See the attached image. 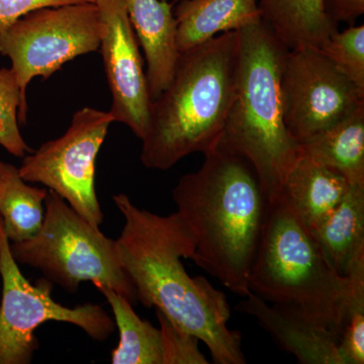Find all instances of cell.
<instances>
[{
    "label": "cell",
    "instance_id": "cell-1",
    "mask_svg": "<svg viewBox=\"0 0 364 364\" xmlns=\"http://www.w3.org/2000/svg\"><path fill=\"white\" fill-rule=\"evenodd\" d=\"M112 200L124 220L116 239L117 258L138 301L196 335L215 363L245 364L241 333L228 327L231 310L226 294L205 277H191L184 267L182 259L193 258L195 241L178 213L154 214L124 193Z\"/></svg>",
    "mask_w": 364,
    "mask_h": 364
},
{
    "label": "cell",
    "instance_id": "cell-2",
    "mask_svg": "<svg viewBox=\"0 0 364 364\" xmlns=\"http://www.w3.org/2000/svg\"><path fill=\"white\" fill-rule=\"evenodd\" d=\"M203 155L202 167L179 179L172 198L195 241L191 260L245 298L269 200L240 154L218 142Z\"/></svg>",
    "mask_w": 364,
    "mask_h": 364
},
{
    "label": "cell",
    "instance_id": "cell-3",
    "mask_svg": "<svg viewBox=\"0 0 364 364\" xmlns=\"http://www.w3.org/2000/svg\"><path fill=\"white\" fill-rule=\"evenodd\" d=\"M238 52L233 31L179 53L171 82L151 102L140 155L146 168L168 170L219 142L234 102Z\"/></svg>",
    "mask_w": 364,
    "mask_h": 364
},
{
    "label": "cell",
    "instance_id": "cell-4",
    "mask_svg": "<svg viewBox=\"0 0 364 364\" xmlns=\"http://www.w3.org/2000/svg\"><path fill=\"white\" fill-rule=\"evenodd\" d=\"M238 35L236 91L219 142L251 163L273 202L299 157L282 111V74L289 49L262 20Z\"/></svg>",
    "mask_w": 364,
    "mask_h": 364
},
{
    "label": "cell",
    "instance_id": "cell-5",
    "mask_svg": "<svg viewBox=\"0 0 364 364\" xmlns=\"http://www.w3.org/2000/svg\"><path fill=\"white\" fill-rule=\"evenodd\" d=\"M251 293L315 321L338 335L354 291L294 208L282 198L268 203L267 223L249 275Z\"/></svg>",
    "mask_w": 364,
    "mask_h": 364
},
{
    "label": "cell",
    "instance_id": "cell-6",
    "mask_svg": "<svg viewBox=\"0 0 364 364\" xmlns=\"http://www.w3.org/2000/svg\"><path fill=\"white\" fill-rule=\"evenodd\" d=\"M45 207L37 234L11 243L16 262L36 268L69 293H75L81 282H91L136 304L135 287L117 258L116 240L105 236L54 191L48 193Z\"/></svg>",
    "mask_w": 364,
    "mask_h": 364
},
{
    "label": "cell",
    "instance_id": "cell-7",
    "mask_svg": "<svg viewBox=\"0 0 364 364\" xmlns=\"http://www.w3.org/2000/svg\"><path fill=\"white\" fill-rule=\"evenodd\" d=\"M0 364L32 363L39 342L35 332L47 322L80 328L95 341H105L114 331V318L102 306L85 304L69 308L52 298V282L31 284L21 273L0 218Z\"/></svg>",
    "mask_w": 364,
    "mask_h": 364
},
{
    "label": "cell",
    "instance_id": "cell-8",
    "mask_svg": "<svg viewBox=\"0 0 364 364\" xmlns=\"http://www.w3.org/2000/svg\"><path fill=\"white\" fill-rule=\"evenodd\" d=\"M102 31L100 9L88 2L38 9L0 35V55L11 59L20 86V124L28 121L26 88L32 79L51 77L67 62L98 51Z\"/></svg>",
    "mask_w": 364,
    "mask_h": 364
},
{
    "label": "cell",
    "instance_id": "cell-9",
    "mask_svg": "<svg viewBox=\"0 0 364 364\" xmlns=\"http://www.w3.org/2000/svg\"><path fill=\"white\" fill-rule=\"evenodd\" d=\"M114 122L109 112L79 109L63 135L23 158L21 176L26 182L42 183L86 221L100 227L104 213L95 193V161Z\"/></svg>",
    "mask_w": 364,
    "mask_h": 364
},
{
    "label": "cell",
    "instance_id": "cell-10",
    "mask_svg": "<svg viewBox=\"0 0 364 364\" xmlns=\"http://www.w3.org/2000/svg\"><path fill=\"white\" fill-rule=\"evenodd\" d=\"M284 122L294 142L330 128L364 105V90L318 48L289 50L282 74Z\"/></svg>",
    "mask_w": 364,
    "mask_h": 364
},
{
    "label": "cell",
    "instance_id": "cell-11",
    "mask_svg": "<svg viewBox=\"0 0 364 364\" xmlns=\"http://www.w3.org/2000/svg\"><path fill=\"white\" fill-rule=\"evenodd\" d=\"M97 6L104 25L100 51L112 97L109 114L142 140L152 100L126 0H97Z\"/></svg>",
    "mask_w": 364,
    "mask_h": 364
},
{
    "label": "cell",
    "instance_id": "cell-12",
    "mask_svg": "<svg viewBox=\"0 0 364 364\" xmlns=\"http://www.w3.org/2000/svg\"><path fill=\"white\" fill-rule=\"evenodd\" d=\"M236 310L257 318L261 327L299 363L344 364L338 335L296 311L270 306L252 293L239 301Z\"/></svg>",
    "mask_w": 364,
    "mask_h": 364
},
{
    "label": "cell",
    "instance_id": "cell-13",
    "mask_svg": "<svg viewBox=\"0 0 364 364\" xmlns=\"http://www.w3.org/2000/svg\"><path fill=\"white\" fill-rule=\"evenodd\" d=\"M174 4L166 0H126L129 20L147 62L151 100L168 87L179 56Z\"/></svg>",
    "mask_w": 364,
    "mask_h": 364
},
{
    "label": "cell",
    "instance_id": "cell-14",
    "mask_svg": "<svg viewBox=\"0 0 364 364\" xmlns=\"http://www.w3.org/2000/svg\"><path fill=\"white\" fill-rule=\"evenodd\" d=\"M173 14L178 53L261 21L258 0H179Z\"/></svg>",
    "mask_w": 364,
    "mask_h": 364
},
{
    "label": "cell",
    "instance_id": "cell-15",
    "mask_svg": "<svg viewBox=\"0 0 364 364\" xmlns=\"http://www.w3.org/2000/svg\"><path fill=\"white\" fill-rule=\"evenodd\" d=\"M349 186L338 172L299 155L282 183L279 198L289 203L313 231L336 208Z\"/></svg>",
    "mask_w": 364,
    "mask_h": 364
},
{
    "label": "cell",
    "instance_id": "cell-16",
    "mask_svg": "<svg viewBox=\"0 0 364 364\" xmlns=\"http://www.w3.org/2000/svg\"><path fill=\"white\" fill-rule=\"evenodd\" d=\"M299 155L364 186V105L330 128L299 144Z\"/></svg>",
    "mask_w": 364,
    "mask_h": 364
},
{
    "label": "cell",
    "instance_id": "cell-17",
    "mask_svg": "<svg viewBox=\"0 0 364 364\" xmlns=\"http://www.w3.org/2000/svg\"><path fill=\"white\" fill-rule=\"evenodd\" d=\"M312 233L333 268L347 277L364 258V186L350 184L341 202Z\"/></svg>",
    "mask_w": 364,
    "mask_h": 364
},
{
    "label": "cell",
    "instance_id": "cell-18",
    "mask_svg": "<svg viewBox=\"0 0 364 364\" xmlns=\"http://www.w3.org/2000/svg\"><path fill=\"white\" fill-rule=\"evenodd\" d=\"M258 7L261 20L289 50L318 48L338 31L322 0H258Z\"/></svg>",
    "mask_w": 364,
    "mask_h": 364
},
{
    "label": "cell",
    "instance_id": "cell-19",
    "mask_svg": "<svg viewBox=\"0 0 364 364\" xmlns=\"http://www.w3.org/2000/svg\"><path fill=\"white\" fill-rule=\"evenodd\" d=\"M48 193L28 184L18 167L0 160V218L11 243L28 240L39 231Z\"/></svg>",
    "mask_w": 364,
    "mask_h": 364
},
{
    "label": "cell",
    "instance_id": "cell-20",
    "mask_svg": "<svg viewBox=\"0 0 364 364\" xmlns=\"http://www.w3.org/2000/svg\"><path fill=\"white\" fill-rule=\"evenodd\" d=\"M98 291L107 299L119 330V340L112 350V364H162V338L159 328L142 320L133 304L121 294L105 286Z\"/></svg>",
    "mask_w": 364,
    "mask_h": 364
},
{
    "label": "cell",
    "instance_id": "cell-21",
    "mask_svg": "<svg viewBox=\"0 0 364 364\" xmlns=\"http://www.w3.org/2000/svg\"><path fill=\"white\" fill-rule=\"evenodd\" d=\"M347 275L353 279L354 291L340 331L338 350L344 364H363L364 259L356 262Z\"/></svg>",
    "mask_w": 364,
    "mask_h": 364
},
{
    "label": "cell",
    "instance_id": "cell-22",
    "mask_svg": "<svg viewBox=\"0 0 364 364\" xmlns=\"http://www.w3.org/2000/svg\"><path fill=\"white\" fill-rule=\"evenodd\" d=\"M21 109L20 86L11 68L0 69V146L14 157L33 152L21 136L18 112Z\"/></svg>",
    "mask_w": 364,
    "mask_h": 364
},
{
    "label": "cell",
    "instance_id": "cell-23",
    "mask_svg": "<svg viewBox=\"0 0 364 364\" xmlns=\"http://www.w3.org/2000/svg\"><path fill=\"white\" fill-rule=\"evenodd\" d=\"M334 66L364 90V26L333 33L318 48Z\"/></svg>",
    "mask_w": 364,
    "mask_h": 364
},
{
    "label": "cell",
    "instance_id": "cell-24",
    "mask_svg": "<svg viewBox=\"0 0 364 364\" xmlns=\"http://www.w3.org/2000/svg\"><path fill=\"white\" fill-rule=\"evenodd\" d=\"M162 338V364H208L200 352L196 335L174 324L164 314L156 311Z\"/></svg>",
    "mask_w": 364,
    "mask_h": 364
},
{
    "label": "cell",
    "instance_id": "cell-25",
    "mask_svg": "<svg viewBox=\"0 0 364 364\" xmlns=\"http://www.w3.org/2000/svg\"><path fill=\"white\" fill-rule=\"evenodd\" d=\"M97 0H0V35L21 16L46 9L79 4H97Z\"/></svg>",
    "mask_w": 364,
    "mask_h": 364
},
{
    "label": "cell",
    "instance_id": "cell-26",
    "mask_svg": "<svg viewBox=\"0 0 364 364\" xmlns=\"http://www.w3.org/2000/svg\"><path fill=\"white\" fill-rule=\"evenodd\" d=\"M326 16L333 23L351 25L364 14V0H322Z\"/></svg>",
    "mask_w": 364,
    "mask_h": 364
}]
</instances>
